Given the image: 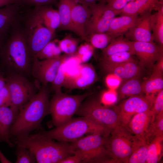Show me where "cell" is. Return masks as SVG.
Returning a JSON list of instances; mask_svg holds the SVG:
<instances>
[{
    "instance_id": "8fae6325",
    "label": "cell",
    "mask_w": 163,
    "mask_h": 163,
    "mask_svg": "<svg viewBox=\"0 0 163 163\" xmlns=\"http://www.w3.org/2000/svg\"><path fill=\"white\" fill-rule=\"evenodd\" d=\"M89 7L90 15L86 28L87 37L88 35L93 33L106 32L112 20L119 14L118 11L110 8L104 1Z\"/></svg>"
},
{
    "instance_id": "d6986e66",
    "label": "cell",
    "mask_w": 163,
    "mask_h": 163,
    "mask_svg": "<svg viewBox=\"0 0 163 163\" xmlns=\"http://www.w3.org/2000/svg\"><path fill=\"white\" fill-rule=\"evenodd\" d=\"M151 13L139 16L135 26L125 34L127 39L132 41L153 42L150 26Z\"/></svg>"
},
{
    "instance_id": "603a6c76",
    "label": "cell",
    "mask_w": 163,
    "mask_h": 163,
    "mask_svg": "<svg viewBox=\"0 0 163 163\" xmlns=\"http://www.w3.org/2000/svg\"><path fill=\"white\" fill-rule=\"evenodd\" d=\"M21 3L8 5L0 8V40L4 41L9 30L15 23Z\"/></svg>"
},
{
    "instance_id": "7a4b0ae2",
    "label": "cell",
    "mask_w": 163,
    "mask_h": 163,
    "mask_svg": "<svg viewBox=\"0 0 163 163\" xmlns=\"http://www.w3.org/2000/svg\"><path fill=\"white\" fill-rule=\"evenodd\" d=\"M33 55L24 32L17 30L4 42L0 53V70L5 75L16 73L24 76L31 74Z\"/></svg>"
},
{
    "instance_id": "83f0119b",
    "label": "cell",
    "mask_w": 163,
    "mask_h": 163,
    "mask_svg": "<svg viewBox=\"0 0 163 163\" xmlns=\"http://www.w3.org/2000/svg\"><path fill=\"white\" fill-rule=\"evenodd\" d=\"M119 86L117 92L120 98L141 95L144 93L139 77L122 80Z\"/></svg>"
},
{
    "instance_id": "cb8c5ba5",
    "label": "cell",
    "mask_w": 163,
    "mask_h": 163,
    "mask_svg": "<svg viewBox=\"0 0 163 163\" xmlns=\"http://www.w3.org/2000/svg\"><path fill=\"white\" fill-rule=\"evenodd\" d=\"M41 19L45 26L54 35L56 29L60 24L58 11L50 5L35 6L34 11Z\"/></svg>"
},
{
    "instance_id": "4316f807",
    "label": "cell",
    "mask_w": 163,
    "mask_h": 163,
    "mask_svg": "<svg viewBox=\"0 0 163 163\" xmlns=\"http://www.w3.org/2000/svg\"><path fill=\"white\" fill-rule=\"evenodd\" d=\"M75 1V0H59L58 11L60 18L59 30H69L75 33L71 18L72 7Z\"/></svg>"
},
{
    "instance_id": "f1b7e54d",
    "label": "cell",
    "mask_w": 163,
    "mask_h": 163,
    "mask_svg": "<svg viewBox=\"0 0 163 163\" xmlns=\"http://www.w3.org/2000/svg\"><path fill=\"white\" fill-rule=\"evenodd\" d=\"M150 26L153 41L157 43L158 45L163 48V11L158 10L155 14H151Z\"/></svg>"
},
{
    "instance_id": "6da1fadb",
    "label": "cell",
    "mask_w": 163,
    "mask_h": 163,
    "mask_svg": "<svg viewBox=\"0 0 163 163\" xmlns=\"http://www.w3.org/2000/svg\"><path fill=\"white\" fill-rule=\"evenodd\" d=\"M50 94L47 85H42L37 93L21 107L11 127V139L40 129L43 119L50 114Z\"/></svg>"
},
{
    "instance_id": "5b68a950",
    "label": "cell",
    "mask_w": 163,
    "mask_h": 163,
    "mask_svg": "<svg viewBox=\"0 0 163 163\" xmlns=\"http://www.w3.org/2000/svg\"><path fill=\"white\" fill-rule=\"evenodd\" d=\"M108 136L95 132L70 143L74 152L81 153L83 163H113L107 147Z\"/></svg>"
},
{
    "instance_id": "60d3db41",
    "label": "cell",
    "mask_w": 163,
    "mask_h": 163,
    "mask_svg": "<svg viewBox=\"0 0 163 163\" xmlns=\"http://www.w3.org/2000/svg\"><path fill=\"white\" fill-rule=\"evenodd\" d=\"M134 0H105L107 5L110 8L115 11H119L123 8L128 3Z\"/></svg>"
},
{
    "instance_id": "ab89813d",
    "label": "cell",
    "mask_w": 163,
    "mask_h": 163,
    "mask_svg": "<svg viewBox=\"0 0 163 163\" xmlns=\"http://www.w3.org/2000/svg\"><path fill=\"white\" fill-rule=\"evenodd\" d=\"M117 100V96L115 92L112 89H110L103 92L99 101L104 106L110 107L115 103Z\"/></svg>"
},
{
    "instance_id": "d6a6232c",
    "label": "cell",
    "mask_w": 163,
    "mask_h": 163,
    "mask_svg": "<svg viewBox=\"0 0 163 163\" xmlns=\"http://www.w3.org/2000/svg\"><path fill=\"white\" fill-rule=\"evenodd\" d=\"M78 40L70 34L67 35L58 42L61 52L70 56L75 54L78 48Z\"/></svg>"
},
{
    "instance_id": "5bb4252c",
    "label": "cell",
    "mask_w": 163,
    "mask_h": 163,
    "mask_svg": "<svg viewBox=\"0 0 163 163\" xmlns=\"http://www.w3.org/2000/svg\"><path fill=\"white\" fill-rule=\"evenodd\" d=\"M155 116L150 110L136 114L131 119L127 127L138 139L149 145Z\"/></svg>"
},
{
    "instance_id": "7402d4cb",
    "label": "cell",
    "mask_w": 163,
    "mask_h": 163,
    "mask_svg": "<svg viewBox=\"0 0 163 163\" xmlns=\"http://www.w3.org/2000/svg\"><path fill=\"white\" fill-rule=\"evenodd\" d=\"M139 16L121 14L114 17L106 32L113 38L123 36L132 28L137 23Z\"/></svg>"
},
{
    "instance_id": "8992f818",
    "label": "cell",
    "mask_w": 163,
    "mask_h": 163,
    "mask_svg": "<svg viewBox=\"0 0 163 163\" xmlns=\"http://www.w3.org/2000/svg\"><path fill=\"white\" fill-rule=\"evenodd\" d=\"M89 95L81 103L75 114L88 118L110 133L112 129L120 124L117 109L115 107L111 108L104 106Z\"/></svg>"
},
{
    "instance_id": "c3c4849f",
    "label": "cell",
    "mask_w": 163,
    "mask_h": 163,
    "mask_svg": "<svg viewBox=\"0 0 163 163\" xmlns=\"http://www.w3.org/2000/svg\"><path fill=\"white\" fill-rule=\"evenodd\" d=\"M21 3L20 0H0V8L7 5Z\"/></svg>"
},
{
    "instance_id": "44dd1931",
    "label": "cell",
    "mask_w": 163,
    "mask_h": 163,
    "mask_svg": "<svg viewBox=\"0 0 163 163\" xmlns=\"http://www.w3.org/2000/svg\"><path fill=\"white\" fill-rule=\"evenodd\" d=\"M18 113L10 106L0 107V143L4 142L11 147L13 146L10 132Z\"/></svg>"
},
{
    "instance_id": "9c48e42d",
    "label": "cell",
    "mask_w": 163,
    "mask_h": 163,
    "mask_svg": "<svg viewBox=\"0 0 163 163\" xmlns=\"http://www.w3.org/2000/svg\"><path fill=\"white\" fill-rule=\"evenodd\" d=\"M11 100L10 107L19 112L37 92L39 88L25 76L16 73L5 75Z\"/></svg>"
},
{
    "instance_id": "9a60e30c",
    "label": "cell",
    "mask_w": 163,
    "mask_h": 163,
    "mask_svg": "<svg viewBox=\"0 0 163 163\" xmlns=\"http://www.w3.org/2000/svg\"><path fill=\"white\" fill-rule=\"evenodd\" d=\"M133 45L135 55L140 65L144 67L153 68L155 62L163 55V48L154 42L133 41Z\"/></svg>"
},
{
    "instance_id": "f35d334b",
    "label": "cell",
    "mask_w": 163,
    "mask_h": 163,
    "mask_svg": "<svg viewBox=\"0 0 163 163\" xmlns=\"http://www.w3.org/2000/svg\"><path fill=\"white\" fill-rule=\"evenodd\" d=\"M94 47L86 43L80 45L77 49L75 54L79 58L81 62L85 63L91 58L93 53Z\"/></svg>"
},
{
    "instance_id": "e575fe53",
    "label": "cell",
    "mask_w": 163,
    "mask_h": 163,
    "mask_svg": "<svg viewBox=\"0 0 163 163\" xmlns=\"http://www.w3.org/2000/svg\"><path fill=\"white\" fill-rule=\"evenodd\" d=\"M15 153L16 156V163H37L33 153L24 146L17 145Z\"/></svg>"
},
{
    "instance_id": "ac0fdd59",
    "label": "cell",
    "mask_w": 163,
    "mask_h": 163,
    "mask_svg": "<svg viewBox=\"0 0 163 163\" xmlns=\"http://www.w3.org/2000/svg\"><path fill=\"white\" fill-rule=\"evenodd\" d=\"M103 69L122 80L139 77L141 72L140 67L135 60L120 63H111L102 61Z\"/></svg>"
},
{
    "instance_id": "7c38bea8",
    "label": "cell",
    "mask_w": 163,
    "mask_h": 163,
    "mask_svg": "<svg viewBox=\"0 0 163 163\" xmlns=\"http://www.w3.org/2000/svg\"><path fill=\"white\" fill-rule=\"evenodd\" d=\"M155 98L141 95L129 97L116 107L119 115L120 124L127 126L135 114L150 110Z\"/></svg>"
},
{
    "instance_id": "ffe728a7",
    "label": "cell",
    "mask_w": 163,
    "mask_h": 163,
    "mask_svg": "<svg viewBox=\"0 0 163 163\" xmlns=\"http://www.w3.org/2000/svg\"><path fill=\"white\" fill-rule=\"evenodd\" d=\"M163 10V0H134L120 11L119 14L141 16L153 10Z\"/></svg>"
},
{
    "instance_id": "3957f363",
    "label": "cell",
    "mask_w": 163,
    "mask_h": 163,
    "mask_svg": "<svg viewBox=\"0 0 163 163\" xmlns=\"http://www.w3.org/2000/svg\"><path fill=\"white\" fill-rule=\"evenodd\" d=\"M13 139L16 145L30 150L38 163H60L66 158L74 154L70 143L55 142L40 132Z\"/></svg>"
},
{
    "instance_id": "4fadbf2b",
    "label": "cell",
    "mask_w": 163,
    "mask_h": 163,
    "mask_svg": "<svg viewBox=\"0 0 163 163\" xmlns=\"http://www.w3.org/2000/svg\"><path fill=\"white\" fill-rule=\"evenodd\" d=\"M70 56L65 54L55 58L39 60L34 55L31 74L42 85L51 83L60 65Z\"/></svg>"
},
{
    "instance_id": "30bf717a",
    "label": "cell",
    "mask_w": 163,
    "mask_h": 163,
    "mask_svg": "<svg viewBox=\"0 0 163 163\" xmlns=\"http://www.w3.org/2000/svg\"><path fill=\"white\" fill-rule=\"evenodd\" d=\"M28 20L26 29L23 32L30 50L35 55L51 40L53 34L44 25L34 11Z\"/></svg>"
},
{
    "instance_id": "74e56055",
    "label": "cell",
    "mask_w": 163,
    "mask_h": 163,
    "mask_svg": "<svg viewBox=\"0 0 163 163\" xmlns=\"http://www.w3.org/2000/svg\"><path fill=\"white\" fill-rule=\"evenodd\" d=\"M161 136H163V111L155 116L152 129L151 142L155 138Z\"/></svg>"
},
{
    "instance_id": "f6af8a7d",
    "label": "cell",
    "mask_w": 163,
    "mask_h": 163,
    "mask_svg": "<svg viewBox=\"0 0 163 163\" xmlns=\"http://www.w3.org/2000/svg\"><path fill=\"white\" fill-rule=\"evenodd\" d=\"M84 160L83 155L80 152H75L74 154L66 158L60 163H82Z\"/></svg>"
},
{
    "instance_id": "ba28073f",
    "label": "cell",
    "mask_w": 163,
    "mask_h": 163,
    "mask_svg": "<svg viewBox=\"0 0 163 163\" xmlns=\"http://www.w3.org/2000/svg\"><path fill=\"white\" fill-rule=\"evenodd\" d=\"M89 95L88 93L69 95L61 91L55 92L50 100V109L52 122L55 127L71 119L81 103Z\"/></svg>"
},
{
    "instance_id": "e0dca14e",
    "label": "cell",
    "mask_w": 163,
    "mask_h": 163,
    "mask_svg": "<svg viewBox=\"0 0 163 163\" xmlns=\"http://www.w3.org/2000/svg\"><path fill=\"white\" fill-rule=\"evenodd\" d=\"M90 15L89 8L78 3L75 0L71 9V22L75 34L88 42L86 33V28Z\"/></svg>"
},
{
    "instance_id": "f546056e",
    "label": "cell",
    "mask_w": 163,
    "mask_h": 163,
    "mask_svg": "<svg viewBox=\"0 0 163 163\" xmlns=\"http://www.w3.org/2000/svg\"><path fill=\"white\" fill-rule=\"evenodd\" d=\"M163 136L157 137L149 144L146 163H157L162 155Z\"/></svg>"
},
{
    "instance_id": "7dc6e473",
    "label": "cell",
    "mask_w": 163,
    "mask_h": 163,
    "mask_svg": "<svg viewBox=\"0 0 163 163\" xmlns=\"http://www.w3.org/2000/svg\"><path fill=\"white\" fill-rule=\"evenodd\" d=\"M76 1L80 4L87 6L88 7L94 4L98 1L99 2L104 1L105 0H75Z\"/></svg>"
},
{
    "instance_id": "bcb514c9",
    "label": "cell",
    "mask_w": 163,
    "mask_h": 163,
    "mask_svg": "<svg viewBox=\"0 0 163 163\" xmlns=\"http://www.w3.org/2000/svg\"><path fill=\"white\" fill-rule=\"evenodd\" d=\"M109 74L106 77L105 82L107 86L113 90L118 87L121 83V79L113 74Z\"/></svg>"
},
{
    "instance_id": "836d02e7",
    "label": "cell",
    "mask_w": 163,
    "mask_h": 163,
    "mask_svg": "<svg viewBox=\"0 0 163 163\" xmlns=\"http://www.w3.org/2000/svg\"><path fill=\"white\" fill-rule=\"evenodd\" d=\"M113 38L107 32L93 33L89 35L88 42L94 47L97 49H104Z\"/></svg>"
},
{
    "instance_id": "816d5d0a",
    "label": "cell",
    "mask_w": 163,
    "mask_h": 163,
    "mask_svg": "<svg viewBox=\"0 0 163 163\" xmlns=\"http://www.w3.org/2000/svg\"><path fill=\"white\" fill-rule=\"evenodd\" d=\"M4 42V41L0 40V51L1 50L2 47V46Z\"/></svg>"
},
{
    "instance_id": "484cf974",
    "label": "cell",
    "mask_w": 163,
    "mask_h": 163,
    "mask_svg": "<svg viewBox=\"0 0 163 163\" xmlns=\"http://www.w3.org/2000/svg\"><path fill=\"white\" fill-rule=\"evenodd\" d=\"M123 52H130L135 55L133 41L123 36L113 38L107 46L102 50L103 57Z\"/></svg>"
},
{
    "instance_id": "2e32d148",
    "label": "cell",
    "mask_w": 163,
    "mask_h": 163,
    "mask_svg": "<svg viewBox=\"0 0 163 163\" xmlns=\"http://www.w3.org/2000/svg\"><path fill=\"white\" fill-rule=\"evenodd\" d=\"M97 75L91 64L84 63L80 66L76 74L67 76L64 87L69 89H84L89 88L97 80Z\"/></svg>"
},
{
    "instance_id": "d4e9b609",
    "label": "cell",
    "mask_w": 163,
    "mask_h": 163,
    "mask_svg": "<svg viewBox=\"0 0 163 163\" xmlns=\"http://www.w3.org/2000/svg\"><path fill=\"white\" fill-rule=\"evenodd\" d=\"M149 77L142 83L143 91L147 97H154L153 94L163 89V69L155 65Z\"/></svg>"
},
{
    "instance_id": "277c9868",
    "label": "cell",
    "mask_w": 163,
    "mask_h": 163,
    "mask_svg": "<svg viewBox=\"0 0 163 163\" xmlns=\"http://www.w3.org/2000/svg\"><path fill=\"white\" fill-rule=\"evenodd\" d=\"M100 133L105 136L110 133L88 118L82 117L72 118L63 124L54 129L42 131V135L58 141L72 142L87 134Z\"/></svg>"
},
{
    "instance_id": "f907efd6",
    "label": "cell",
    "mask_w": 163,
    "mask_h": 163,
    "mask_svg": "<svg viewBox=\"0 0 163 163\" xmlns=\"http://www.w3.org/2000/svg\"><path fill=\"white\" fill-rule=\"evenodd\" d=\"M0 161L1 163H12L9 161L2 153L0 150Z\"/></svg>"
},
{
    "instance_id": "b9f144b4",
    "label": "cell",
    "mask_w": 163,
    "mask_h": 163,
    "mask_svg": "<svg viewBox=\"0 0 163 163\" xmlns=\"http://www.w3.org/2000/svg\"><path fill=\"white\" fill-rule=\"evenodd\" d=\"M150 110L155 115L163 111V90L159 91L155 97Z\"/></svg>"
},
{
    "instance_id": "8d00e7d4",
    "label": "cell",
    "mask_w": 163,
    "mask_h": 163,
    "mask_svg": "<svg viewBox=\"0 0 163 163\" xmlns=\"http://www.w3.org/2000/svg\"><path fill=\"white\" fill-rule=\"evenodd\" d=\"M133 55L130 52L118 53L103 57L102 61L111 63H123L134 60L133 56Z\"/></svg>"
},
{
    "instance_id": "d590c367",
    "label": "cell",
    "mask_w": 163,
    "mask_h": 163,
    "mask_svg": "<svg viewBox=\"0 0 163 163\" xmlns=\"http://www.w3.org/2000/svg\"><path fill=\"white\" fill-rule=\"evenodd\" d=\"M65 62L60 66L53 80L51 83V89L55 92L61 91V88L64 87L66 81L67 76L65 69Z\"/></svg>"
},
{
    "instance_id": "7bdbcfd3",
    "label": "cell",
    "mask_w": 163,
    "mask_h": 163,
    "mask_svg": "<svg viewBox=\"0 0 163 163\" xmlns=\"http://www.w3.org/2000/svg\"><path fill=\"white\" fill-rule=\"evenodd\" d=\"M10 96L9 90L5 85L0 90V107L10 106Z\"/></svg>"
},
{
    "instance_id": "4dcf8cb0",
    "label": "cell",
    "mask_w": 163,
    "mask_h": 163,
    "mask_svg": "<svg viewBox=\"0 0 163 163\" xmlns=\"http://www.w3.org/2000/svg\"><path fill=\"white\" fill-rule=\"evenodd\" d=\"M56 41H50L35 56L39 60L57 57L61 55V51Z\"/></svg>"
},
{
    "instance_id": "ee69618b",
    "label": "cell",
    "mask_w": 163,
    "mask_h": 163,
    "mask_svg": "<svg viewBox=\"0 0 163 163\" xmlns=\"http://www.w3.org/2000/svg\"><path fill=\"white\" fill-rule=\"evenodd\" d=\"M57 0H20L21 3L29 5L36 6L50 5L55 4Z\"/></svg>"
},
{
    "instance_id": "52a82bcc",
    "label": "cell",
    "mask_w": 163,
    "mask_h": 163,
    "mask_svg": "<svg viewBox=\"0 0 163 163\" xmlns=\"http://www.w3.org/2000/svg\"><path fill=\"white\" fill-rule=\"evenodd\" d=\"M107 147L113 163H128L130 155L141 141L127 126L120 124L111 131Z\"/></svg>"
},
{
    "instance_id": "681fc988",
    "label": "cell",
    "mask_w": 163,
    "mask_h": 163,
    "mask_svg": "<svg viewBox=\"0 0 163 163\" xmlns=\"http://www.w3.org/2000/svg\"><path fill=\"white\" fill-rule=\"evenodd\" d=\"M5 78L4 73L0 70V90L5 85Z\"/></svg>"
},
{
    "instance_id": "1f68e13d",
    "label": "cell",
    "mask_w": 163,
    "mask_h": 163,
    "mask_svg": "<svg viewBox=\"0 0 163 163\" xmlns=\"http://www.w3.org/2000/svg\"><path fill=\"white\" fill-rule=\"evenodd\" d=\"M149 145L141 141L130 155L128 163H146Z\"/></svg>"
}]
</instances>
